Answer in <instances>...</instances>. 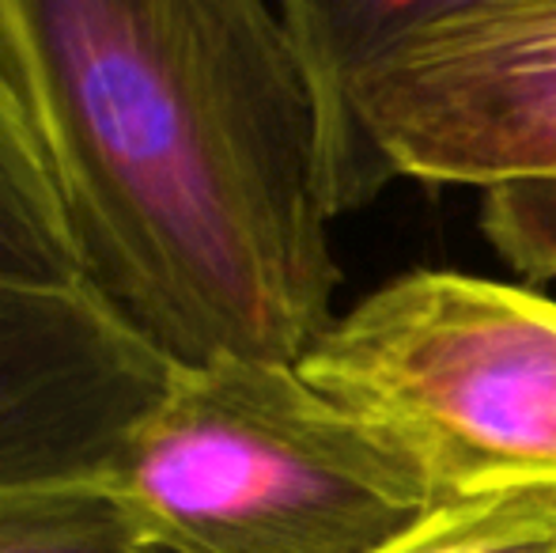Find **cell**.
I'll return each instance as SVG.
<instances>
[{
    "label": "cell",
    "instance_id": "obj_1",
    "mask_svg": "<svg viewBox=\"0 0 556 553\" xmlns=\"http://www.w3.org/2000/svg\"><path fill=\"white\" fill-rule=\"evenodd\" d=\"M0 68L88 288L167 364H300L333 326L323 111L262 0H0Z\"/></svg>",
    "mask_w": 556,
    "mask_h": 553
},
{
    "label": "cell",
    "instance_id": "obj_2",
    "mask_svg": "<svg viewBox=\"0 0 556 553\" xmlns=\"http://www.w3.org/2000/svg\"><path fill=\"white\" fill-rule=\"evenodd\" d=\"M144 553H382L435 504L300 364H170L103 474Z\"/></svg>",
    "mask_w": 556,
    "mask_h": 553
},
{
    "label": "cell",
    "instance_id": "obj_3",
    "mask_svg": "<svg viewBox=\"0 0 556 553\" xmlns=\"http://www.w3.org/2000/svg\"><path fill=\"white\" fill-rule=\"evenodd\" d=\"M323 111L330 213L390 178L556 186V0H285Z\"/></svg>",
    "mask_w": 556,
    "mask_h": 553
},
{
    "label": "cell",
    "instance_id": "obj_4",
    "mask_svg": "<svg viewBox=\"0 0 556 553\" xmlns=\"http://www.w3.org/2000/svg\"><path fill=\"white\" fill-rule=\"evenodd\" d=\"M300 372L420 478L435 508L556 501V300L413 269L311 345Z\"/></svg>",
    "mask_w": 556,
    "mask_h": 553
},
{
    "label": "cell",
    "instance_id": "obj_5",
    "mask_svg": "<svg viewBox=\"0 0 556 553\" xmlns=\"http://www.w3.org/2000/svg\"><path fill=\"white\" fill-rule=\"evenodd\" d=\"M167 376L91 288H0V489L103 478Z\"/></svg>",
    "mask_w": 556,
    "mask_h": 553
},
{
    "label": "cell",
    "instance_id": "obj_6",
    "mask_svg": "<svg viewBox=\"0 0 556 553\" xmlns=\"http://www.w3.org/2000/svg\"><path fill=\"white\" fill-rule=\"evenodd\" d=\"M0 288L76 292L88 288L58 175L0 68Z\"/></svg>",
    "mask_w": 556,
    "mask_h": 553
},
{
    "label": "cell",
    "instance_id": "obj_7",
    "mask_svg": "<svg viewBox=\"0 0 556 553\" xmlns=\"http://www.w3.org/2000/svg\"><path fill=\"white\" fill-rule=\"evenodd\" d=\"M0 553H144L96 481L0 489Z\"/></svg>",
    "mask_w": 556,
    "mask_h": 553
},
{
    "label": "cell",
    "instance_id": "obj_8",
    "mask_svg": "<svg viewBox=\"0 0 556 553\" xmlns=\"http://www.w3.org/2000/svg\"><path fill=\"white\" fill-rule=\"evenodd\" d=\"M382 553H556V501L515 497L435 508Z\"/></svg>",
    "mask_w": 556,
    "mask_h": 553
},
{
    "label": "cell",
    "instance_id": "obj_9",
    "mask_svg": "<svg viewBox=\"0 0 556 553\" xmlns=\"http://www.w3.org/2000/svg\"><path fill=\"white\" fill-rule=\"evenodd\" d=\"M481 228L511 269L530 280L556 277V186H511L484 193Z\"/></svg>",
    "mask_w": 556,
    "mask_h": 553
}]
</instances>
